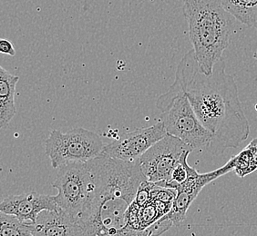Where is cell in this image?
<instances>
[{"instance_id":"obj_1","label":"cell","mask_w":257,"mask_h":236,"mask_svg":"<svg viewBox=\"0 0 257 236\" xmlns=\"http://www.w3.org/2000/svg\"><path fill=\"white\" fill-rule=\"evenodd\" d=\"M174 84L188 98L193 111L203 126L213 134L209 152L219 156L237 148L250 134V124L239 98L237 86L225 71L223 59L207 76L199 68L193 50L179 63Z\"/></svg>"},{"instance_id":"obj_2","label":"cell","mask_w":257,"mask_h":236,"mask_svg":"<svg viewBox=\"0 0 257 236\" xmlns=\"http://www.w3.org/2000/svg\"><path fill=\"white\" fill-rule=\"evenodd\" d=\"M93 191L79 219L85 236H136L127 212L139 188L147 181L138 161L125 162L100 156L89 161Z\"/></svg>"},{"instance_id":"obj_3","label":"cell","mask_w":257,"mask_h":236,"mask_svg":"<svg viewBox=\"0 0 257 236\" xmlns=\"http://www.w3.org/2000/svg\"><path fill=\"white\" fill-rule=\"evenodd\" d=\"M183 14L189 26V38L203 74L213 73L223 59L235 28L236 18L221 0H183Z\"/></svg>"},{"instance_id":"obj_4","label":"cell","mask_w":257,"mask_h":236,"mask_svg":"<svg viewBox=\"0 0 257 236\" xmlns=\"http://www.w3.org/2000/svg\"><path fill=\"white\" fill-rule=\"evenodd\" d=\"M156 108L161 111V122L168 134L180 138L193 150H209L213 134L203 126L193 111L188 98L173 83L166 93L159 96Z\"/></svg>"},{"instance_id":"obj_5","label":"cell","mask_w":257,"mask_h":236,"mask_svg":"<svg viewBox=\"0 0 257 236\" xmlns=\"http://www.w3.org/2000/svg\"><path fill=\"white\" fill-rule=\"evenodd\" d=\"M52 186L59 210L79 222L93 191V176L89 162H70L59 168Z\"/></svg>"},{"instance_id":"obj_6","label":"cell","mask_w":257,"mask_h":236,"mask_svg":"<svg viewBox=\"0 0 257 236\" xmlns=\"http://www.w3.org/2000/svg\"><path fill=\"white\" fill-rule=\"evenodd\" d=\"M104 148L97 134L81 128L66 133L53 130L45 141V152L53 168L70 162H89L102 156Z\"/></svg>"},{"instance_id":"obj_7","label":"cell","mask_w":257,"mask_h":236,"mask_svg":"<svg viewBox=\"0 0 257 236\" xmlns=\"http://www.w3.org/2000/svg\"><path fill=\"white\" fill-rule=\"evenodd\" d=\"M188 151L193 152V148L180 138L167 134L139 158V164L148 182H165L183 154Z\"/></svg>"},{"instance_id":"obj_8","label":"cell","mask_w":257,"mask_h":236,"mask_svg":"<svg viewBox=\"0 0 257 236\" xmlns=\"http://www.w3.org/2000/svg\"><path fill=\"white\" fill-rule=\"evenodd\" d=\"M233 169L234 166L232 158L222 168L205 174H199L196 169L190 166L188 164L187 179L176 188L177 194L173 201V206L166 214L169 219L173 222V226H179L185 220L186 214L191 204L204 187L219 177L223 176L228 172H233Z\"/></svg>"},{"instance_id":"obj_9","label":"cell","mask_w":257,"mask_h":236,"mask_svg":"<svg viewBox=\"0 0 257 236\" xmlns=\"http://www.w3.org/2000/svg\"><path fill=\"white\" fill-rule=\"evenodd\" d=\"M167 134L162 122L149 128H139L105 144L103 154L125 162H136L154 144Z\"/></svg>"},{"instance_id":"obj_10","label":"cell","mask_w":257,"mask_h":236,"mask_svg":"<svg viewBox=\"0 0 257 236\" xmlns=\"http://www.w3.org/2000/svg\"><path fill=\"white\" fill-rule=\"evenodd\" d=\"M55 196L41 194L37 192L10 196L0 204V212L14 216L24 222H35L41 212L58 211Z\"/></svg>"},{"instance_id":"obj_11","label":"cell","mask_w":257,"mask_h":236,"mask_svg":"<svg viewBox=\"0 0 257 236\" xmlns=\"http://www.w3.org/2000/svg\"><path fill=\"white\" fill-rule=\"evenodd\" d=\"M33 236H85L78 222L63 212H41L35 222H26Z\"/></svg>"},{"instance_id":"obj_12","label":"cell","mask_w":257,"mask_h":236,"mask_svg":"<svg viewBox=\"0 0 257 236\" xmlns=\"http://www.w3.org/2000/svg\"><path fill=\"white\" fill-rule=\"evenodd\" d=\"M20 78L0 66V126L5 128L15 116L16 86Z\"/></svg>"},{"instance_id":"obj_13","label":"cell","mask_w":257,"mask_h":236,"mask_svg":"<svg viewBox=\"0 0 257 236\" xmlns=\"http://www.w3.org/2000/svg\"><path fill=\"white\" fill-rule=\"evenodd\" d=\"M237 21L257 30V0H221Z\"/></svg>"},{"instance_id":"obj_14","label":"cell","mask_w":257,"mask_h":236,"mask_svg":"<svg viewBox=\"0 0 257 236\" xmlns=\"http://www.w3.org/2000/svg\"><path fill=\"white\" fill-rule=\"evenodd\" d=\"M233 172L243 178L257 170V138H253L246 148L232 158Z\"/></svg>"},{"instance_id":"obj_15","label":"cell","mask_w":257,"mask_h":236,"mask_svg":"<svg viewBox=\"0 0 257 236\" xmlns=\"http://www.w3.org/2000/svg\"><path fill=\"white\" fill-rule=\"evenodd\" d=\"M31 234L27 224L0 212V236H26Z\"/></svg>"},{"instance_id":"obj_16","label":"cell","mask_w":257,"mask_h":236,"mask_svg":"<svg viewBox=\"0 0 257 236\" xmlns=\"http://www.w3.org/2000/svg\"><path fill=\"white\" fill-rule=\"evenodd\" d=\"M173 222L169 219L167 216H164L158 221L155 222L151 226L146 228L144 231L147 232L148 236H160L163 232L168 231L171 227L173 226Z\"/></svg>"},{"instance_id":"obj_17","label":"cell","mask_w":257,"mask_h":236,"mask_svg":"<svg viewBox=\"0 0 257 236\" xmlns=\"http://www.w3.org/2000/svg\"><path fill=\"white\" fill-rule=\"evenodd\" d=\"M0 52L2 54H9L10 56H16V50L13 44L8 40H0Z\"/></svg>"},{"instance_id":"obj_18","label":"cell","mask_w":257,"mask_h":236,"mask_svg":"<svg viewBox=\"0 0 257 236\" xmlns=\"http://www.w3.org/2000/svg\"><path fill=\"white\" fill-rule=\"evenodd\" d=\"M136 236H148V234H147V232L144 230V231L140 232Z\"/></svg>"},{"instance_id":"obj_19","label":"cell","mask_w":257,"mask_h":236,"mask_svg":"<svg viewBox=\"0 0 257 236\" xmlns=\"http://www.w3.org/2000/svg\"><path fill=\"white\" fill-rule=\"evenodd\" d=\"M253 58H254L256 59L257 60V50L255 51V52H254V54H253Z\"/></svg>"},{"instance_id":"obj_20","label":"cell","mask_w":257,"mask_h":236,"mask_svg":"<svg viewBox=\"0 0 257 236\" xmlns=\"http://www.w3.org/2000/svg\"><path fill=\"white\" fill-rule=\"evenodd\" d=\"M32 236V234H28V236Z\"/></svg>"}]
</instances>
